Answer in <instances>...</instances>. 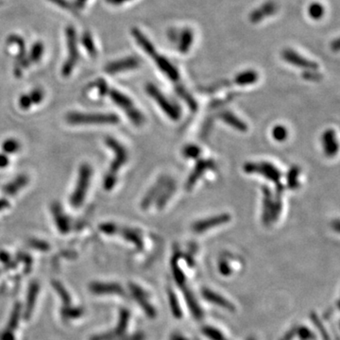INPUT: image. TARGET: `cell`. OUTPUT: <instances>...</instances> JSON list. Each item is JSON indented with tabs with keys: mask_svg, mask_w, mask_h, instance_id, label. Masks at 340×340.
Segmentation results:
<instances>
[{
	"mask_svg": "<svg viewBox=\"0 0 340 340\" xmlns=\"http://www.w3.org/2000/svg\"><path fill=\"white\" fill-rule=\"evenodd\" d=\"M66 121L71 125H116L119 117L114 113H70Z\"/></svg>",
	"mask_w": 340,
	"mask_h": 340,
	"instance_id": "1",
	"label": "cell"
},
{
	"mask_svg": "<svg viewBox=\"0 0 340 340\" xmlns=\"http://www.w3.org/2000/svg\"><path fill=\"white\" fill-rule=\"evenodd\" d=\"M108 94L113 102L125 112L129 120L132 122V124H134L135 126H141L145 122V117L142 113L134 106L130 98L116 89L108 91Z\"/></svg>",
	"mask_w": 340,
	"mask_h": 340,
	"instance_id": "2",
	"label": "cell"
},
{
	"mask_svg": "<svg viewBox=\"0 0 340 340\" xmlns=\"http://www.w3.org/2000/svg\"><path fill=\"white\" fill-rule=\"evenodd\" d=\"M92 178V168L88 164H83L79 170V177L75 190L70 197V202L73 207L79 208L83 205Z\"/></svg>",
	"mask_w": 340,
	"mask_h": 340,
	"instance_id": "3",
	"label": "cell"
},
{
	"mask_svg": "<svg viewBox=\"0 0 340 340\" xmlns=\"http://www.w3.org/2000/svg\"><path fill=\"white\" fill-rule=\"evenodd\" d=\"M146 91L148 95L153 98V100L158 104L162 111L172 120H179L181 117L180 107L170 101L166 96L152 83H148L146 85Z\"/></svg>",
	"mask_w": 340,
	"mask_h": 340,
	"instance_id": "4",
	"label": "cell"
},
{
	"mask_svg": "<svg viewBox=\"0 0 340 340\" xmlns=\"http://www.w3.org/2000/svg\"><path fill=\"white\" fill-rule=\"evenodd\" d=\"M146 53L153 59L160 71L166 76L170 82H172L175 86L182 84V83H181V75L179 70L166 57L157 52L154 45L150 47Z\"/></svg>",
	"mask_w": 340,
	"mask_h": 340,
	"instance_id": "5",
	"label": "cell"
},
{
	"mask_svg": "<svg viewBox=\"0 0 340 340\" xmlns=\"http://www.w3.org/2000/svg\"><path fill=\"white\" fill-rule=\"evenodd\" d=\"M244 171L248 174L262 175L266 180L273 181L275 184H278L281 182V177H282L281 171L276 166H273L272 164L267 163V162L247 163L244 166Z\"/></svg>",
	"mask_w": 340,
	"mask_h": 340,
	"instance_id": "6",
	"label": "cell"
},
{
	"mask_svg": "<svg viewBox=\"0 0 340 340\" xmlns=\"http://www.w3.org/2000/svg\"><path fill=\"white\" fill-rule=\"evenodd\" d=\"M105 142L106 145L114 153V159H113V162L111 163L110 169H109L107 174L117 177V172L120 170L121 167L124 166L128 161V151L114 138L107 137L105 139Z\"/></svg>",
	"mask_w": 340,
	"mask_h": 340,
	"instance_id": "7",
	"label": "cell"
},
{
	"mask_svg": "<svg viewBox=\"0 0 340 340\" xmlns=\"http://www.w3.org/2000/svg\"><path fill=\"white\" fill-rule=\"evenodd\" d=\"M66 39H67L68 58L62 66V75L68 77L73 71L78 60L79 51L77 46V34L73 27H68L66 29Z\"/></svg>",
	"mask_w": 340,
	"mask_h": 340,
	"instance_id": "8",
	"label": "cell"
},
{
	"mask_svg": "<svg viewBox=\"0 0 340 340\" xmlns=\"http://www.w3.org/2000/svg\"><path fill=\"white\" fill-rule=\"evenodd\" d=\"M283 59L296 67L304 70H318V64L314 60H309L291 48H286L282 53Z\"/></svg>",
	"mask_w": 340,
	"mask_h": 340,
	"instance_id": "9",
	"label": "cell"
},
{
	"mask_svg": "<svg viewBox=\"0 0 340 340\" xmlns=\"http://www.w3.org/2000/svg\"><path fill=\"white\" fill-rule=\"evenodd\" d=\"M215 167H216V163L214 162V160H212V159H199L196 162L194 169L192 170V172L187 178V181L185 183V189L187 191L192 190L197 181L202 177V175L206 171H208L210 169H214Z\"/></svg>",
	"mask_w": 340,
	"mask_h": 340,
	"instance_id": "10",
	"label": "cell"
},
{
	"mask_svg": "<svg viewBox=\"0 0 340 340\" xmlns=\"http://www.w3.org/2000/svg\"><path fill=\"white\" fill-rule=\"evenodd\" d=\"M231 215L230 214H227V213H223V214H220V215H217V216H214V217H211L209 219H201V220H198V221H196L193 225H192V230L195 232V233H197V234H200V233H203V232H206L210 229H213L215 227L220 226V225H223V224H226L228 222L231 221Z\"/></svg>",
	"mask_w": 340,
	"mask_h": 340,
	"instance_id": "11",
	"label": "cell"
},
{
	"mask_svg": "<svg viewBox=\"0 0 340 340\" xmlns=\"http://www.w3.org/2000/svg\"><path fill=\"white\" fill-rule=\"evenodd\" d=\"M139 65H140V59L134 56H130V57L124 58L122 60H116V61L109 63L105 67V71L109 74H116V73L125 72L128 70H133L138 67Z\"/></svg>",
	"mask_w": 340,
	"mask_h": 340,
	"instance_id": "12",
	"label": "cell"
},
{
	"mask_svg": "<svg viewBox=\"0 0 340 340\" xmlns=\"http://www.w3.org/2000/svg\"><path fill=\"white\" fill-rule=\"evenodd\" d=\"M263 193V210L262 221L265 225L273 223V211H274V195L270 188L266 185L262 187Z\"/></svg>",
	"mask_w": 340,
	"mask_h": 340,
	"instance_id": "13",
	"label": "cell"
},
{
	"mask_svg": "<svg viewBox=\"0 0 340 340\" xmlns=\"http://www.w3.org/2000/svg\"><path fill=\"white\" fill-rule=\"evenodd\" d=\"M277 11H278V6L275 2L273 1L265 2L262 6L257 8L250 14L249 20L254 24L261 22L265 18L276 14Z\"/></svg>",
	"mask_w": 340,
	"mask_h": 340,
	"instance_id": "14",
	"label": "cell"
},
{
	"mask_svg": "<svg viewBox=\"0 0 340 340\" xmlns=\"http://www.w3.org/2000/svg\"><path fill=\"white\" fill-rule=\"evenodd\" d=\"M321 142L324 153L328 157H333L338 152V143L336 134L333 129L325 130L321 137Z\"/></svg>",
	"mask_w": 340,
	"mask_h": 340,
	"instance_id": "15",
	"label": "cell"
},
{
	"mask_svg": "<svg viewBox=\"0 0 340 340\" xmlns=\"http://www.w3.org/2000/svg\"><path fill=\"white\" fill-rule=\"evenodd\" d=\"M168 180V178L166 177H162L151 189L150 191L146 194V196L143 198L142 202H141V207L142 209H148L151 206V202L156 200V198L158 197L159 194L161 193L162 189L164 188V186L166 185V181Z\"/></svg>",
	"mask_w": 340,
	"mask_h": 340,
	"instance_id": "16",
	"label": "cell"
},
{
	"mask_svg": "<svg viewBox=\"0 0 340 340\" xmlns=\"http://www.w3.org/2000/svg\"><path fill=\"white\" fill-rule=\"evenodd\" d=\"M122 236L126 241L133 244L137 249H142L144 247L143 239L141 234L138 233V231L130 229V228H121L117 227L116 234Z\"/></svg>",
	"mask_w": 340,
	"mask_h": 340,
	"instance_id": "17",
	"label": "cell"
},
{
	"mask_svg": "<svg viewBox=\"0 0 340 340\" xmlns=\"http://www.w3.org/2000/svg\"><path fill=\"white\" fill-rule=\"evenodd\" d=\"M90 290L95 294H122L123 289L117 284L113 283H93Z\"/></svg>",
	"mask_w": 340,
	"mask_h": 340,
	"instance_id": "18",
	"label": "cell"
},
{
	"mask_svg": "<svg viewBox=\"0 0 340 340\" xmlns=\"http://www.w3.org/2000/svg\"><path fill=\"white\" fill-rule=\"evenodd\" d=\"M52 214L58 230L61 234H67L70 231V224L66 216L63 214L62 209L59 203L52 205Z\"/></svg>",
	"mask_w": 340,
	"mask_h": 340,
	"instance_id": "19",
	"label": "cell"
},
{
	"mask_svg": "<svg viewBox=\"0 0 340 340\" xmlns=\"http://www.w3.org/2000/svg\"><path fill=\"white\" fill-rule=\"evenodd\" d=\"M219 118L221 120L224 121L228 125H230L231 127L241 131V132H245L248 130V126L246 123H244L241 119H239L235 114H234L229 111H223L221 113L218 114Z\"/></svg>",
	"mask_w": 340,
	"mask_h": 340,
	"instance_id": "20",
	"label": "cell"
},
{
	"mask_svg": "<svg viewBox=\"0 0 340 340\" xmlns=\"http://www.w3.org/2000/svg\"><path fill=\"white\" fill-rule=\"evenodd\" d=\"M258 79H259V75L256 71L249 69V70H245L243 72L238 73L234 77V81L232 83L238 86H247V85L256 83Z\"/></svg>",
	"mask_w": 340,
	"mask_h": 340,
	"instance_id": "21",
	"label": "cell"
},
{
	"mask_svg": "<svg viewBox=\"0 0 340 340\" xmlns=\"http://www.w3.org/2000/svg\"><path fill=\"white\" fill-rule=\"evenodd\" d=\"M178 48L181 54H186L190 51L193 42H194V33L191 29H183L180 34L178 40Z\"/></svg>",
	"mask_w": 340,
	"mask_h": 340,
	"instance_id": "22",
	"label": "cell"
},
{
	"mask_svg": "<svg viewBox=\"0 0 340 340\" xmlns=\"http://www.w3.org/2000/svg\"><path fill=\"white\" fill-rule=\"evenodd\" d=\"M175 188H176L175 182L171 179H168L166 181V185L164 186V188L162 189L161 193L159 194L158 197L156 198L157 208L162 209L166 205V202L170 199V197L172 196Z\"/></svg>",
	"mask_w": 340,
	"mask_h": 340,
	"instance_id": "23",
	"label": "cell"
},
{
	"mask_svg": "<svg viewBox=\"0 0 340 340\" xmlns=\"http://www.w3.org/2000/svg\"><path fill=\"white\" fill-rule=\"evenodd\" d=\"M28 182H29V178L25 175H21V176L17 177L16 180L7 184L3 189V192L7 195H11V196L15 195L19 190H21V188L25 187L28 184Z\"/></svg>",
	"mask_w": 340,
	"mask_h": 340,
	"instance_id": "24",
	"label": "cell"
},
{
	"mask_svg": "<svg viewBox=\"0 0 340 340\" xmlns=\"http://www.w3.org/2000/svg\"><path fill=\"white\" fill-rule=\"evenodd\" d=\"M300 168L298 166H293L290 168L287 174V187L291 190H294L299 186V176H300Z\"/></svg>",
	"mask_w": 340,
	"mask_h": 340,
	"instance_id": "25",
	"label": "cell"
},
{
	"mask_svg": "<svg viewBox=\"0 0 340 340\" xmlns=\"http://www.w3.org/2000/svg\"><path fill=\"white\" fill-rule=\"evenodd\" d=\"M325 9L322 4L318 2H314L308 7V15L314 20H319L323 17Z\"/></svg>",
	"mask_w": 340,
	"mask_h": 340,
	"instance_id": "26",
	"label": "cell"
},
{
	"mask_svg": "<svg viewBox=\"0 0 340 340\" xmlns=\"http://www.w3.org/2000/svg\"><path fill=\"white\" fill-rule=\"evenodd\" d=\"M83 44L85 47V49L87 50L88 54L92 56V57H96L97 56V48L95 46V43L92 39V35L89 32H85L83 36Z\"/></svg>",
	"mask_w": 340,
	"mask_h": 340,
	"instance_id": "27",
	"label": "cell"
},
{
	"mask_svg": "<svg viewBox=\"0 0 340 340\" xmlns=\"http://www.w3.org/2000/svg\"><path fill=\"white\" fill-rule=\"evenodd\" d=\"M20 143L15 140V139H8L6 140L3 145H2V150L5 153H15L20 150Z\"/></svg>",
	"mask_w": 340,
	"mask_h": 340,
	"instance_id": "28",
	"label": "cell"
},
{
	"mask_svg": "<svg viewBox=\"0 0 340 340\" xmlns=\"http://www.w3.org/2000/svg\"><path fill=\"white\" fill-rule=\"evenodd\" d=\"M272 136L276 141L283 142L285 141L288 136V130L285 126L277 125L272 129Z\"/></svg>",
	"mask_w": 340,
	"mask_h": 340,
	"instance_id": "29",
	"label": "cell"
},
{
	"mask_svg": "<svg viewBox=\"0 0 340 340\" xmlns=\"http://www.w3.org/2000/svg\"><path fill=\"white\" fill-rule=\"evenodd\" d=\"M182 153H183L184 157H186V158L197 159L198 158V156L200 155L201 151H200V149L197 146H195V145H187L183 149Z\"/></svg>",
	"mask_w": 340,
	"mask_h": 340,
	"instance_id": "30",
	"label": "cell"
},
{
	"mask_svg": "<svg viewBox=\"0 0 340 340\" xmlns=\"http://www.w3.org/2000/svg\"><path fill=\"white\" fill-rule=\"evenodd\" d=\"M44 53V46H43V44L42 43H36L34 44L32 48H31V52H30V63L33 61V62H36L38 60L41 59L42 55Z\"/></svg>",
	"mask_w": 340,
	"mask_h": 340,
	"instance_id": "31",
	"label": "cell"
},
{
	"mask_svg": "<svg viewBox=\"0 0 340 340\" xmlns=\"http://www.w3.org/2000/svg\"><path fill=\"white\" fill-rule=\"evenodd\" d=\"M52 284L54 287H55V289H56V291L58 292V294L60 295L62 302H64L66 305H69L70 302H71V298H70V296L68 294L66 289L62 287L60 283H58V282H53Z\"/></svg>",
	"mask_w": 340,
	"mask_h": 340,
	"instance_id": "32",
	"label": "cell"
},
{
	"mask_svg": "<svg viewBox=\"0 0 340 340\" xmlns=\"http://www.w3.org/2000/svg\"><path fill=\"white\" fill-rule=\"evenodd\" d=\"M38 286L36 284H33L31 287H30V294H29V298H28V308H27V311L30 313L32 311V308L34 306V302L36 300V295H37L38 290Z\"/></svg>",
	"mask_w": 340,
	"mask_h": 340,
	"instance_id": "33",
	"label": "cell"
},
{
	"mask_svg": "<svg viewBox=\"0 0 340 340\" xmlns=\"http://www.w3.org/2000/svg\"><path fill=\"white\" fill-rule=\"evenodd\" d=\"M302 77L306 81L311 82H317L322 79V75L318 72V70H305Z\"/></svg>",
	"mask_w": 340,
	"mask_h": 340,
	"instance_id": "34",
	"label": "cell"
},
{
	"mask_svg": "<svg viewBox=\"0 0 340 340\" xmlns=\"http://www.w3.org/2000/svg\"><path fill=\"white\" fill-rule=\"evenodd\" d=\"M19 313H20V305H16L15 307V311L12 315V317L10 319V322H9V330H15L17 327V323H18V319H19Z\"/></svg>",
	"mask_w": 340,
	"mask_h": 340,
	"instance_id": "35",
	"label": "cell"
},
{
	"mask_svg": "<svg viewBox=\"0 0 340 340\" xmlns=\"http://www.w3.org/2000/svg\"><path fill=\"white\" fill-rule=\"evenodd\" d=\"M53 2L54 4L60 6V7L62 8V9H65V10H68L69 12H72V13H77V7L74 6L72 3L68 2L67 0H49Z\"/></svg>",
	"mask_w": 340,
	"mask_h": 340,
	"instance_id": "36",
	"label": "cell"
},
{
	"mask_svg": "<svg viewBox=\"0 0 340 340\" xmlns=\"http://www.w3.org/2000/svg\"><path fill=\"white\" fill-rule=\"evenodd\" d=\"M117 227H118L117 225L113 223H104L99 226V230L108 235H113V234H116Z\"/></svg>",
	"mask_w": 340,
	"mask_h": 340,
	"instance_id": "37",
	"label": "cell"
},
{
	"mask_svg": "<svg viewBox=\"0 0 340 340\" xmlns=\"http://www.w3.org/2000/svg\"><path fill=\"white\" fill-rule=\"evenodd\" d=\"M83 314V311L79 309H68L63 308L61 311V315L64 318H77L81 317Z\"/></svg>",
	"mask_w": 340,
	"mask_h": 340,
	"instance_id": "38",
	"label": "cell"
},
{
	"mask_svg": "<svg viewBox=\"0 0 340 340\" xmlns=\"http://www.w3.org/2000/svg\"><path fill=\"white\" fill-rule=\"evenodd\" d=\"M30 97L33 104H39L44 99V92L41 89H35L30 93Z\"/></svg>",
	"mask_w": 340,
	"mask_h": 340,
	"instance_id": "39",
	"label": "cell"
},
{
	"mask_svg": "<svg viewBox=\"0 0 340 340\" xmlns=\"http://www.w3.org/2000/svg\"><path fill=\"white\" fill-rule=\"evenodd\" d=\"M32 101L30 98V95H23L19 98V106L23 110H28L30 109L32 105Z\"/></svg>",
	"mask_w": 340,
	"mask_h": 340,
	"instance_id": "40",
	"label": "cell"
},
{
	"mask_svg": "<svg viewBox=\"0 0 340 340\" xmlns=\"http://www.w3.org/2000/svg\"><path fill=\"white\" fill-rule=\"evenodd\" d=\"M0 340H15V336L13 332L6 330L0 334Z\"/></svg>",
	"mask_w": 340,
	"mask_h": 340,
	"instance_id": "41",
	"label": "cell"
},
{
	"mask_svg": "<svg viewBox=\"0 0 340 340\" xmlns=\"http://www.w3.org/2000/svg\"><path fill=\"white\" fill-rule=\"evenodd\" d=\"M10 161L5 154H0V168H4L9 165Z\"/></svg>",
	"mask_w": 340,
	"mask_h": 340,
	"instance_id": "42",
	"label": "cell"
},
{
	"mask_svg": "<svg viewBox=\"0 0 340 340\" xmlns=\"http://www.w3.org/2000/svg\"><path fill=\"white\" fill-rule=\"evenodd\" d=\"M109 3L113 4V5H120V4H123L127 1H129V0H107Z\"/></svg>",
	"mask_w": 340,
	"mask_h": 340,
	"instance_id": "43",
	"label": "cell"
},
{
	"mask_svg": "<svg viewBox=\"0 0 340 340\" xmlns=\"http://www.w3.org/2000/svg\"><path fill=\"white\" fill-rule=\"evenodd\" d=\"M86 1H87V0H77V5H76V6H77L78 9H83Z\"/></svg>",
	"mask_w": 340,
	"mask_h": 340,
	"instance_id": "44",
	"label": "cell"
},
{
	"mask_svg": "<svg viewBox=\"0 0 340 340\" xmlns=\"http://www.w3.org/2000/svg\"><path fill=\"white\" fill-rule=\"evenodd\" d=\"M9 206V202L4 199H0V210H3L4 208H6Z\"/></svg>",
	"mask_w": 340,
	"mask_h": 340,
	"instance_id": "45",
	"label": "cell"
},
{
	"mask_svg": "<svg viewBox=\"0 0 340 340\" xmlns=\"http://www.w3.org/2000/svg\"><path fill=\"white\" fill-rule=\"evenodd\" d=\"M332 50H334V51H338V49H339V45H338V40H335L334 41V45H333V46H332Z\"/></svg>",
	"mask_w": 340,
	"mask_h": 340,
	"instance_id": "46",
	"label": "cell"
}]
</instances>
